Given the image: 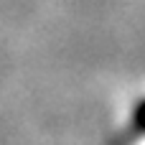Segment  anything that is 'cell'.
Wrapping results in <instances>:
<instances>
[{
  "label": "cell",
  "instance_id": "1",
  "mask_svg": "<svg viewBox=\"0 0 145 145\" xmlns=\"http://www.w3.org/2000/svg\"><path fill=\"white\" fill-rule=\"evenodd\" d=\"M130 125H133V130L138 135H145V99H140L135 105V110L130 115Z\"/></svg>",
  "mask_w": 145,
  "mask_h": 145
}]
</instances>
